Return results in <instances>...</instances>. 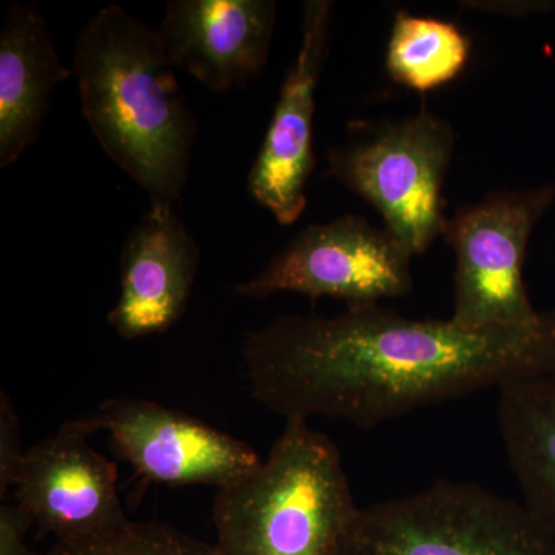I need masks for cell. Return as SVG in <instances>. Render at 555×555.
Wrapping results in <instances>:
<instances>
[{
	"mask_svg": "<svg viewBox=\"0 0 555 555\" xmlns=\"http://www.w3.org/2000/svg\"><path fill=\"white\" fill-rule=\"evenodd\" d=\"M251 396L284 420H346L361 429L416 409L555 374V309L532 326L470 331L383 306L334 317L281 315L250 331Z\"/></svg>",
	"mask_w": 555,
	"mask_h": 555,
	"instance_id": "6da1fadb",
	"label": "cell"
},
{
	"mask_svg": "<svg viewBox=\"0 0 555 555\" xmlns=\"http://www.w3.org/2000/svg\"><path fill=\"white\" fill-rule=\"evenodd\" d=\"M470 57V39L452 22L400 10L386 49L393 82L427 93L459 78Z\"/></svg>",
	"mask_w": 555,
	"mask_h": 555,
	"instance_id": "9a60e30c",
	"label": "cell"
},
{
	"mask_svg": "<svg viewBox=\"0 0 555 555\" xmlns=\"http://www.w3.org/2000/svg\"><path fill=\"white\" fill-rule=\"evenodd\" d=\"M47 555H219L217 546L201 542L169 525L127 521L105 534L56 542Z\"/></svg>",
	"mask_w": 555,
	"mask_h": 555,
	"instance_id": "2e32d148",
	"label": "cell"
},
{
	"mask_svg": "<svg viewBox=\"0 0 555 555\" xmlns=\"http://www.w3.org/2000/svg\"><path fill=\"white\" fill-rule=\"evenodd\" d=\"M198 243L177 208H152L120 254V292L108 324L120 339L170 331L184 317L199 268Z\"/></svg>",
	"mask_w": 555,
	"mask_h": 555,
	"instance_id": "7c38bea8",
	"label": "cell"
},
{
	"mask_svg": "<svg viewBox=\"0 0 555 555\" xmlns=\"http://www.w3.org/2000/svg\"><path fill=\"white\" fill-rule=\"evenodd\" d=\"M25 449L21 443L20 416L5 392L0 393V499L14 486Z\"/></svg>",
	"mask_w": 555,
	"mask_h": 555,
	"instance_id": "e0dca14e",
	"label": "cell"
},
{
	"mask_svg": "<svg viewBox=\"0 0 555 555\" xmlns=\"http://www.w3.org/2000/svg\"><path fill=\"white\" fill-rule=\"evenodd\" d=\"M455 131L422 112L357 131L328 152V175L382 215L385 229L412 257L426 254L447 230L443 188Z\"/></svg>",
	"mask_w": 555,
	"mask_h": 555,
	"instance_id": "5b68a950",
	"label": "cell"
},
{
	"mask_svg": "<svg viewBox=\"0 0 555 555\" xmlns=\"http://www.w3.org/2000/svg\"><path fill=\"white\" fill-rule=\"evenodd\" d=\"M35 3H13L0 30V169L36 141L50 96L72 78Z\"/></svg>",
	"mask_w": 555,
	"mask_h": 555,
	"instance_id": "4fadbf2b",
	"label": "cell"
},
{
	"mask_svg": "<svg viewBox=\"0 0 555 555\" xmlns=\"http://www.w3.org/2000/svg\"><path fill=\"white\" fill-rule=\"evenodd\" d=\"M275 24L273 0H171L158 31L175 67L224 93L268 65Z\"/></svg>",
	"mask_w": 555,
	"mask_h": 555,
	"instance_id": "8fae6325",
	"label": "cell"
},
{
	"mask_svg": "<svg viewBox=\"0 0 555 555\" xmlns=\"http://www.w3.org/2000/svg\"><path fill=\"white\" fill-rule=\"evenodd\" d=\"M331 0H308L302 9L301 42L280 89L269 129L251 164L247 190L280 224L292 225L308 207L313 155L317 87L328 54Z\"/></svg>",
	"mask_w": 555,
	"mask_h": 555,
	"instance_id": "30bf717a",
	"label": "cell"
},
{
	"mask_svg": "<svg viewBox=\"0 0 555 555\" xmlns=\"http://www.w3.org/2000/svg\"><path fill=\"white\" fill-rule=\"evenodd\" d=\"M175 69L159 31L120 5L98 11L76 39L83 118L152 208L181 203L198 131Z\"/></svg>",
	"mask_w": 555,
	"mask_h": 555,
	"instance_id": "7a4b0ae2",
	"label": "cell"
},
{
	"mask_svg": "<svg viewBox=\"0 0 555 555\" xmlns=\"http://www.w3.org/2000/svg\"><path fill=\"white\" fill-rule=\"evenodd\" d=\"M337 555H555V537L524 503L480 485L438 480L360 507Z\"/></svg>",
	"mask_w": 555,
	"mask_h": 555,
	"instance_id": "277c9868",
	"label": "cell"
},
{
	"mask_svg": "<svg viewBox=\"0 0 555 555\" xmlns=\"http://www.w3.org/2000/svg\"><path fill=\"white\" fill-rule=\"evenodd\" d=\"M411 254L385 228L358 215L308 225L257 275L233 288L241 298L299 294L341 299L347 309L377 306L412 288Z\"/></svg>",
	"mask_w": 555,
	"mask_h": 555,
	"instance_id": "52a82bcc",
	"label": "cell"
},
{
	"mask_svg": "<svg viewBox=\"0 0 555 555\" xmlns=\"http://www.w3.org/2000/svg\"><path fill=\"white\" fill-rule=\"evenodd\" d=\"M33 518L20 505L0 506V555H40L33 553L25 542ZM47 555V554H46Z\"/></svg>",
	"mask_w": 555,
	"mask_h": 555,
	"instance_id": "ac0fdd59",
	"label": "cell"
},
{
	"mask_svg": "<svg viewBox=\"0 0 555 555\" xmlns=\"http://www.w3.org/2000/svg\"><path fill=\"white\" fill-rule=\"evenodd\" d=\"M555 204V182L495 190L448 219L443 238L455 254L451 320L470 331L532 326L524 269L529 240Z\"/></svg>",
	"mask_w": 555,
	"mask_h": 555,
	"instance_id": "8992f818",
	"label": "cell"
},
{
	"mask_svg": "<svg viewBox=\"0 0 555 555\" xmlns=\"http://www.w3.org/2000/svg\"><path fill=\"white\" fill-rule=\"evenodd\" d=\"M463 5L466 9L478 11H488V13L506 14L511 17H524L528 14L547 13L554 9V2H545V0H511V2H483V0H476V2H465Z\"/></svg>",
	"mask_w": 555,
	"mask_h": 555,
	"instance_id": "d6986e66",
	"label": "cell"
},
{
	"mask_svg": "<svg viewBox=\"0 0 555 555\" xmlns=\"http://www.w3.org/2000/svg\"><path fill=\"white\" fill-rule=\"evenodd\" d=\"M98 430L91 415L65 422L25 451L14 478L17 505L56 542L90 539L129 521L115 463L90 447Z\"/></svg>",
	"mask_w": 555,
	"mask_h": 555,
	"instance_id": "ba28073f",
	"label": "cell"
},
{
	"mask_svg": "<svg viewBox=\"0 0 555 555\" xmlns=\"http://www.w3.org/2000/svg\"><path fill=\"white\" fill-rule=\"evenodd\" d=\"M360 506L341 452L306 420H287L268 459L217 489L219 555H337Z\"/></svg>",
	"mask_w": 555,
	"mask_h": 555,
	"instance_id": "3957f363",
	"label": "cell"
},
{
	"mask_svg": "<svg viewBox=\"0 0 555 555\" xmlns=\"http://www.w3.org/2000/svg\"><path fill=\"white\" fill-rule=\"evenodd\" d=\"M496 420L521 503L555 537V374L499 389Z\"/></svg>",
	"mask_w": 555,
	"mask_h": 555,
	"instance_id": "5bb4252c",
	"label": "cell"
},
{
	"mask_svg": "<svg viewBox=\"0 0 555 555\" xmlns=\"http://www.w3.org/2000/svg\"><path fill=\"white\" fill-rule=\"evenodd\" d=\"M93 416L139 476L167 486L233 483L262 463L254 448L195 416L142 398L102 401Z\"/></svg>",
	"mask_w": 555,
	"mask_h": 555,
	"instance_id": "9c48e42d",
	"label": "cell"
}]
</instances>
